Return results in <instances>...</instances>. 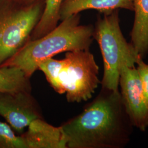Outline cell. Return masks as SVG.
Masks as SVG:
<instances>
[{"label": "cell", "mask_w": 148, "mask_h": 148, "mask_svg": "<svg viewBox=\"0 0 148 148\" xmlns=\"http://www.w3.org/2000/svg\"><path fill=\"white\" fill-rule=\"evenodd\" d=\"M61 127L67 148H123L130 142L134 126L119 90L101 88L81 114Z\"/></svg>", "instance_id": "1"}, {"label": "cell", "mask_w": 148, "mask_h": 148, "mask_svg": "<svg viewBox=\"0 0 148 148\" xmlns=\"http://www.w3.org/2000/svg\"><path fill=\"white\" fill-rule=\"evenodd\" d=\"M79 14L62 21L53 30L36 40H29L0 67H16L30 77L40 62L64 52L90 50L94 27L80 25Z\"/></svg>", "instance_id": "2"}, {"label": "cell", "mask_w": 148, "mask_h": 148, "mask_svg": "<svg viewBox=\"0 0 148 148\" xmlns=\"http://www.w3.org/2000/svg\"><path fill=\"white\" fill-rule=\"evenodd\" d=\"M93 38L99 46L103 59L101 88L119 90L122 66H135L138 59L141 57L132 43L127 42L122 32L119 10L103 14V16L98 18L94 27Z\"/></svg>", "instance_id": "3"}, {"label": "cell", "mask_w": 148, "mask_h": 148, "mask_svg": "<svg viewBox=\"0 0 148 148\" xmlns=\"http://www.w3.org/2000/svg\"><path fill=\"white\" fill-rule=\"evenodd\" d=\"M45 0H0V65L30 39Z\"/></svg>", "instance_id": "4"}, {"label": "cell", "mask_w": 148, "mask_h": 148, "mask_svg": "<svg viewBox=\"0 0 148 148\" xmlns=\"http://www.w3.org/2000/svg\"><path fill=\"white\" fill-rule=\"evenodd\" d=\"M62 84L69 103L90 99L101 81L99 66L90 50L66 52L64 58Z\"/></svg>", "instance_id": "5"}, {"label": "cell", "mask_w": 148, "mask_h": 148, "mask_svg": "<svg viewBox=\"0 0 148 148\" xmlns=\"http://www.w3.org/2000/svg\"><path fill=\"white\" fill-rule=\"evenodd\" d=\"M119 86L122 102L133 126L145 131L148 128V101L135 66H122Z\"/></svg>", "instance_id": "6"}, {"label": "cell", "mask_w": 148, "mask_h": 148, "mask_svg": "<svg viewBox=\"0 0 148 148\" xmlns=\"http://www.w3.org/2000/svg\"><path fill=\"white\" fill-rule=\"evenodd\" d=\"M0 116L21 135L32 121L43 119L40 106L29 92H0Z\"/></svg>", "instance_id": "7"}, {"label": "cell", "mask_w": 148, "mask_h": 148, "mask_svg": "<svg viewBox=\"0 0 148 148\" xmlns=\"http://www.w3.org/2000/svg\"><path fill=\"white\" fill-rule=\"evenodd\" d=\"M21 134L27 148H67V140L61 126L54 127L43 119L30 123Z\"/></svg>", "instance_id": "8"}, {"label": "cell", "mask_w": 148, "mask_h": 148, "mask_svg": "<svg viewBox=\"0 0 148 148\" xmlns=\"http://www.w3.org/2000/svg\"><path fill=\"white\" fill-rule=\"evenodd\" d=\"M124 9L133 11V0H64L60 8V21L81 12L95 10L103 14Z\"/></svg>", "instance_id": "9"}, {"label": "cell", "mask_w": 148, "mask_h": 148, "mask_svg": "<svg viewBox=\"0 0 148 148\" xmlns=\"http://www.w3.org/2000/svg\"><path fill=\"white\" fill-rule=\"evenodd\" d=\"M134 19L131 43L144 59L148 54V0H133Z\"/></svg>", "instance_id": "10"}, {"label": "cell", "mask_w": 148, "mask_h": 148, "mask_svg": "<svg viewBox=\"0 0 148 148\" xmlns=\"http://www.w3.org/2000/svg\"><path fill=\"white\" fill-rule=\"evenodd\" d=\"M30 78L16 67H0V92H32Z\"/></svg>", "instance_id": "11"}, {"label": "cell", "mask_w": 148, "mask_h": 148, "mask_svg": "<svg viewBox=\"0 0 148 148\" xmlns=\"http://www.w3.org/2000/svg\"><path fill=\"white\" fill-rule=\"evenodd\" d=\"M64 0H45L42 14L32 32L30 40L46 35L56 28L60 20V11Z\"/></svg>", "instance_id": "12"}, {"label": "cell", "mask_w": 148, "mask_h": 148, "mask_svg": "<svg viewBox=\"0 0 148 148\" xmlns=\"http://www.w3.org/2000/svg\"><path fill=\"white\" fill-rule=\"evenodd\" d=\"M64 64V59L57 60L52 57L43 60L38 65V69L44 73L50 86L60 95L64 94L62 85Z\"/></svg>", "instance_id": "13"}, {"label": "cell", "mask_w": 148, "mask_h": 148, "mask_svg": "<svg viewBox=\"0 0 148 148\" xmlns=\"http://www.w3.org/2000/svg\"><path fill=\"white\" fill-rule=\"evenodd\" d=\"M0 148H27L21 135L17 136L7 123L0 121Z\"/></svg>", "instance_id": "14"}, {"label": "cell", "mask_w": 148, "mask_h": 148, "mask_svg": "<svg viewBox=\"0 0 148 148\" xmlns=\"http://www.w3.org/2000/svg\"><path fill=\"white\" fill-rule=\"evenodd\" d=\"M136 64L137 65L136 69L141 82L143 93L148 101V64L145 63L141 57L138 59Z\"/></svg>", "instance_id": "15"}]
</instances>
